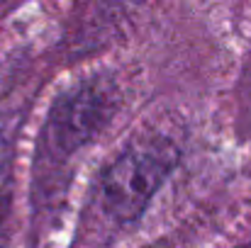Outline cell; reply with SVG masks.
Here are the masks:
<instances>
[{"mask_svg":"<svg viewBox=\"0 0 251 248\" xmlns=\"http://www.w3.org/2000/svg\"><path fill=\"white\" fill-rule=\"evenodd\" d=\"M176 163L178 149L166 136H144L129 144L100 173L90 192L83 222L85 241L98 246L102 236L137 222Z\"/></svg>","mask_w":251,"mask_h":248,"instance_id":"6da1fadb","label":"cell"},{"mask_svg":"<svg viewBox=\"0 0 251 248\" xmlns=\"http://www.w3.org/2000/svg\"><path fill=\"white\" fill-rule=\"evenodd\" d=\"M112 97L100 83H83L66 92L51 110L44 129V156L54 161L71 158L110 119Z\"/></svg>","mask_w":251,"mask_h":248,"instance_id":"7a4b0ae2","label":"cell"},{"mask_svg":"<svg viewBox=\"0 0 251 248\" xmlns=\"http://www.w3.org/2000/svg\"><path fill=\"white\" fill-rule=\"evenodd\" d=\"M2 219H5V202L0 197V229H2Z\"/></svg>","mask_w":251,"mask_h":248,"instance_id":"3957f363","label":"cell"},{"mask_svg":"<svg viewBox=\"0 0 251 248\" xmlns=\"http://www.w3.org/2000/svg\"><path fill=\"white\" fill-rule=\"evenodd\" d=\"M242 248H251V241H249V244H247V246H242Z\"/></svg>","mask_w":251,"mask_h":248,"instance_id":"277c9868","label":"cell"}]
</instances>
